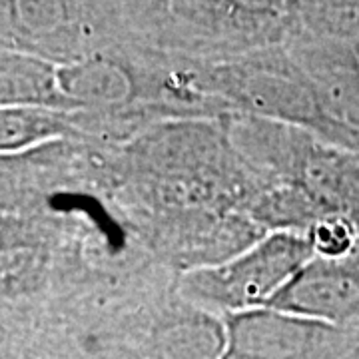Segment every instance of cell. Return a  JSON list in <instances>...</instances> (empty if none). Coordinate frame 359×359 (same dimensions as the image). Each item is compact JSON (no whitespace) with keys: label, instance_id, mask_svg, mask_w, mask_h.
Returning a JSON list of instances; mask_svg holds the SVG:
<instances>
[{"label":"cell","instance_id":"1","mask_svg":"<svg viewBox=\"0 0 359 359\" xmlns=\"http://www.w3.org/2000/svg\"><path fill=\"white\" fill-rule=\"evenodd\" d=\"M226 134L257 176L304 196L320 219H346L359 233V152L256 116L231 114Z\"/></svg>","mask_w":359,"mask_h":359},{"label":"cell","instance_id":"2","mask_svg":"<svg viewBox=\"0 0 359 359\" xmlns=\"http://www.w3.org/2000/svg\"><path fill=\"white\" fill-rule=\"evenodd\" d=\"M200 86L216 102L245 114L297 126L334 146L359 152L358 136L332 112L318 82L290 52L262 48L231 60L198 65Z\"/></svg>","mask_w":359,"mask_h":359},{"label":"cell","instance_id":"3","mask_svg":"<svg viewBox=\"0 0 359 359\" xmlns=\"http://www.w3.org/2000/svg\"><path fill=\"white\" fill-rule=\"evenodd\" d=\"M311 257L308 233L269 231L226 262L188 269L180 278V297L218 318L266 308Z\"/></svg>","mask_w":359,"mask_h":359},{"label":"cell","instance_id":"4","mask_svg":"<svg viewBox=\"0 0 359 359\" xmlns=\"http://www.w3.org/2000/svg\"><path fill=\"white\" fill-rule=\"evenodd\" d=\"M142 8L146 32L190 52H231V58L269 48L295 25V4L280 2H162Z\"/></svg>","mask_w":359,"mask_h":359},{"label":"cell","instance_id":"5","mask_svg":"<svg viewBox=\"0 0 359 359\" xmlns=\"http://www.w3.org/2000/svg\"><path fill=\"white\" fill-rule=\"evenodd\" d=\"M114 13L108 4L2 2V50L76 62L106 50L98 32H110Z\"/></svg>","mask_w":359,"mask_h":359},{"label":"cell","instance_id":"6","mask_svg":"<svg viewBox=\"0 0 359 359\" xmlns=\"http://www.w3.org/2000/svg\"><path fill=\"white\" fill-rule=\"evenodd\" d=\"M224 321L226 359H337L355 334L271 308L231 313Z\"/></svg>","mask_w":359,"mask_h":359},{"label":"cell","instance_id":"7","mask_svg":"<svg viewBox=\"0 0 359 359\" xmlns=\"http://www.w3.org/2000/svg\"><path fill=\"white\" fill-rule=\"evenodd\" d=\"M266 308L358 332L359 244L341 257H311Z\"/></svg>","mask_w":359,"mask_h":359},{"label":"cell","instance_id":"8","mask_svg":"<svg viewBox=\"0 0 359 359\" xmlns=\"http://www.w3.org/2000/svg\"><path fill=\"white\" fill-rule=\"evenodd\" d=\"M138 359H226L228 330L224 318L182 304L152 309L126 330Z\"/></svg>","mask_w":359,"mask_h":359},{"label":"cell","instance_id":"9","mask_svg":"<svg viewBox=\"0 0 359 359\" xmlns=\"http://www.w3.org/2000/svg\"><path fill=\"white\" fill-rule=\"evenodd\" d=\"M0 104L72 112L58 82V65L34 54L2 50Z\"/></svg>","mask_w":359,"mask_h":359},{"label":"cell","instance_id":"10","mask_svg":"<svg viewBox=\"0 0 359 359\" xmlns=\"http://www.w3.org/2000/svg\"><path fill=\"white\" fill-rule=\"evenodd\" d=\"M74 114L34 108V106H8L0 112V152L2 156H18L46 146L56 138L74 132Z\"/></svg>","mask_w":359,"mask_h":359},{"label":"cell","instance_id":"11","mask_svg":"<svg viewBox=\"0 0 359 359\" xmlns=\"http://www.w3.org/2000/svg\"><path fill=\"white\" fill-rule=\"evenodd\" d=\"M295 18L297 28L313 39L359 40V2H299Z\"/></svg>","mask_w":359,"mask_h":359},{"label":"cell","instance_id":"12","mask_svg":"<svg viewBox=\"0 0 359 359\" xmlns=\"http://www.w3.org/2000/svg\"><path fill=\"white\" fill-rule=\"evenodd\" d=\"M337 359H359V337H358V332L353 334V339H351V344L347 347L346 351L339 355Z\"/></svg>","mask_w":359,"mask_h":359},{"label":"cell","instance_id":"13","mask_svg":"<svg viewBox=\"0 0 359 359\" xmlns=\"http://www.w3.org/2000/svg\"><path fill=\"white\" fill-rule=\"evenodd\" d=\"M358 337H359V330H358Z\"/></svg>","mask_w":359,"mask_h":359}]
</instances>
